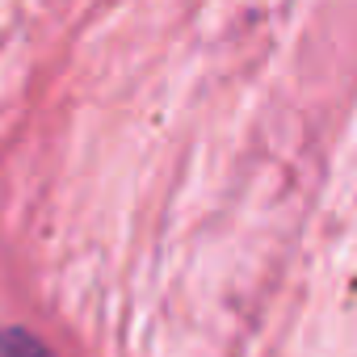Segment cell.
I'll list each match as a JSON object with an SVG mask.
<instances>
[{
  "instance_id": "6da1fadb",
  "label": "cell",
  "mask_w": 357,
  "mask_h": 357,
  "mask_svg": "<svg viewBox=\"0 0 357 357\" xmlns=\"http://www.w3.org/2000/svg\"><path fill=\"white\" fill-rule=\"evenodd\" d=\"M0 357H55L34 332L26 328H5L0 332Z\"/></svg>"
}]
</instances>
